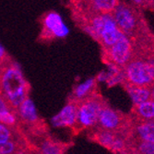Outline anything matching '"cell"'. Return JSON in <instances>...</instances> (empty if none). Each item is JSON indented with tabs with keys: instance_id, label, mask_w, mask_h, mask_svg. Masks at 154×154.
<instances>
[{
	"instance_id": "obj_1",
	"label": "cell",
	"mask_w": 154,
	"mask_h": 154,
	"mask_svg": "<svg viewBox=\"0 0 154 154\" xmlns=\"http://www.w3.org/2000/svg\"><path fill=\"white\" fill-rule=\"evenodd\" d=\"M30 83L24 76L20 65L8 59L0 66V93L15 109L29 96Z\"/></svg>"
},
{
	"instance_id": "obj_2",
	"label": "cell",
	"mask_w": 154,
	"mask_h": 154,
	"mask_svg": "<svg viewBox=\"0 0 154 154\" xmlns=\"http://www.w3.org/2000/svg\"><path fill=\"white\" fill-rule=\"evenodd\" d=\"M88 32L107 48L113 45L123 32L110 13H100V15L95 16L91 20Z\"/></svg>"
},
{
	"instance_id": "obj_3",
	"label": "cell",
	"mask_w": 154,
	"mask_h": 154,
	"mask_svg": "<svg viewBox=\"0 0 154 154\" xmlns=\"http://www.w3.org/2000/svg\"><path fill=\"white\" fill-rule=\"evenodd\" d=\"M103 103L100 98L89 96L78 103V120L77 127L80 128H92L98 122V116L103 107Z\"/></svg>"
},
{
	"instance_id": "obj_4",
	"label": "cell",
	"mask_w": 154,
	"mask_h": 154,
	"mask_svg": "<svg viewBox=\"0 0 154 154\" xmlns=\"http://www.w3.org/2000/svg\"><path fill=\"white\" fill-rule=\"evenodd\" d=\"M42 33L45 39L58 40L66 38L69 29L65 23L62 16L57 11L46 12L42 18Z\"/></svg>"
},
{
	"instance_id": "obj_5",
	"label": "cell",
	"mask_w": 154,
	"mask_h": 154,
	"mask_svg": "<svg viewBox=\"0 0 154 154\" xmlns=\"http://www.w3.org/2000/svg\"><path fill=\"white\" fill-rule=\"evenodd\" d=\"M125 77L133 85L149 87L154 82V75L149 62L134 61L125 68Z\"/></svg>"
},
{
	"instance_id": "obj_6",
	"label": "cell",
	"mask_w": 154,
	"mask_h": 154,
	"mask_svg": "<svg viewBox=\"0 0 154 154\" xmlns=\"http://www.w3.org/2000/svg\"><path fill=\"white\" fill-rule=\"evenodd\" d=\"M78 120V103L72 100L58 112L57 115L51 117L50 124L54 128H75Z\"/></svg>"
},
{
	"instance_id": "obj_7",
	"label": "cell",
	"mask_w": 154,
	"mask_h": 154,
	"mask_svg": "<svg viewBox=\"0 0 154 154\" xmlns=\"http://www.w3.org/2000/svg\"><path fill=\"white\" fill-rule=\"evenodd\" d=\"M113 12V18L119 29L124 33H131L137 27V18L133 10L128 6L116 5Z\"/></svg>"
},
{
	"instance_id": "obj_8",
	"label": "cell",
	"mask_w": 154,
	"mask_h": 154,
	"mask_svg": "<svg viewBox=\"0 0 154 154\" xmlns=\"http://www.w3.org/2000/svg\"><path fill=\"white\" fill-rule=\"evenodd\" d=\"M131 54V44L125 33L122 32L116 43L109 47V55L112 62L123 66L127 64Z\"/></svg>"
},
{
	"instance_id": "obj_9",
	"label": "cell",
	"mask_w": 154,
	"mask_h": 154,
	"mask_svg": "<svg viewBox=\"0 0 154 154\" xmlns=\"http://www.w3.org/2000/svg\"><path fill=\"white\" fill-rule=\"evenodd\" d=\"M19 123H22L27 127H36L41 123V117L34 102L28 96L16 108Z\"/></svg>"
},
{
	"instance_id": "obj_10",
	"label": "cell",
	"mask_w": 154,
	"mask_h": 154,
	"mask_svg": "<svg viewBox=\"0 0 154 154\" xmlns=\"http://www.w3.org/2000/svg\"><path fill=\"white\" fill-rule=\"evenodd\" d=\"M123 122V117L118 112L104 105L98 116L97 125H99L102 129L116 132L120 129Z\"/></svg>"
},
{
	"instance_id": "obj_11",
	"label": "cell",
	"mask_w": 154,
	"mask_h": 154,
	"mask_svg": "<svg viewBox=\"0 0 154 154\" xmlns=\"http://www.w3.org/2000/svg\"><path fill=\"white\" fill-rule=\"evenodd\" d=\"M0 122H2L11 128H15L19 124L16 110L13 109L8 101L0 93Z\"/></svg>"
},
{
	"instance_id": "obj_12",
	"label": "cell",
	"mask_w": 154,
	"mask_h": 154,
	"mask_svg": "<svg viewBox=\"0 0 154 154\" xmlns=\"http://www.w3.org/2000/svg\"><path fill=\"white\" fill-rule=\"evenodd\" d=\"M127 91L135 104H138L151 99L150 88L148 86H137L133 84L127 85Z\"/></svg>"
},
{
	"instance_id": "obj_13",
	"label": "cell",
	"mask_w": 154,
	"mask_h": 154,
	"mask_svg": "<svg viewBox=\"0 0 154 154\" xmlns=\"http://www.w3.org/2000/svg\"><path fill=\"white\" fill-rule=\"evenodd\" d=\"M95 84L96 80L94 79H89L82 83H79V85H77L74 88L70 100L79 103L84 99H86V98L91 95V92L95 87Z\"/></svg>"
},
{
	"instance_id": "obj_14",
	"label": "cell",
	"mask_w": 154,
	"mask_h": 154,
	"mask_svg": "<svg viewBox=\"0 0 154 154\" xmlns=\"http://www.w3.org/2000/svg\"><path fill=\"white\" fill-rule=\"evenodd\" d=\"M137 133L141 140L154 143V121L143 120L137 125Z\"/></svg>"
},
{
	"instance_id": "obj_15",
	"label": "cell",
	"mask_w": 154,
	"mask_h": 154,
	"mask_svg": "<svg viewBox=\"0 0 154 154\" xmlns=\"http://www.w3.org/2000/svg\"><path fill=\"white\" fill-rule=\"evenodd\" d=\"M134 113L143 120H154V100L150 99L144 103L135 104Z\"/></svg>"
},
{
	"instance_id": "obj_16",
	"label": "cell",
	"mask_w": 154,
	"mask_h": 154,
	"mask_svg": "<svg viewBox=\"0 0 154 154\" xmlns=\"http://www.w3.org/2000/svg\"><path fill=\"white\" fill-rule=\"evenodd\" d=\"M38 149L40 153L44 154H59L65 151L64 146L57 141L53 140V139H45V140H43L40 143Z\"/></svg>"
},
{
	"instance_id": "obj_17",
	"label": "cell",
	"mask_w": 154,
	"mask_h": 154,
	"mask_svg": "<svg viewBox=\"0 0 154 154\" xmlns=\"http://www.w3.org/2000/svg\"><path fill=\"white\" fill-rule=\"evenodd\" d=\"M95 139H96V141L98 143H100L102 146L112 149L116 139V137L114 135L113 131H109V130L101 128V130L95 133Z\"/></svg>"
},
{
	"instance_id": "obj_18",
	"label": "cell",
	"mask_w": 154,
	"mask_h": 154,
	"mask_svg": "<svg viewBox=\"0 0 154 154\" xmlns=\"http://www.w3.org/2000/svg\"><path fill=\"white\" fill-rule=\"evenodd\" d=\"M24 148L22 147L21 142L18 139L13 138L10 140L0 144V154H14V153H21L25 152Z\"/></svg>"
},
{
	"instance_id": "obj_19",
	"label": "cell",
	"mask_w": 154,
	"mask_h": 154,
	"mask_svg": "<svg viewBox=\"0 0 154 154\" xmlns=\"http://www.w3.org/2000/svg\"><path fill=\"white\" fill-rule=\"evenodd\" d=\"M117 0H91L92 7L99 13H111L115 9Z\"/></svg>"
},
{
	"instance_id": "obj_20",
	"label": "cell",
	"mask_w": 154,
	"mask_h": 154,
	"mask_svg": "<svg viewBox=\"0 0 154 154\" xmlns=\"http://www.w3.org/2000/svg\"><path fill=\"white\" fill-rule=\"evenodd\" d=\"M13 128H14L0 122V144L15 138V133H14Z\"/></svg>"
},
{
	"instance_id": "obj_21",
	"label": "cell",
	"mask_w": 154,
	"mask_h": 154,
	"mask_svg": "<svg viewBox=\"0 0 154 154\" xmlns=\"http://www.w3.org/2000/svg\"><path fill=\"white\" fill-rule=\"evenodd\" d=\"M137 151L140 153H154V143L149 141L141 140L140 144L137 147Z\"/></svg>"
},
{
	"instance_id": "obj_22",
	"label": "cell",
	"mask_w": 154,
	"mask_h": 154,
	"mask_svg": "<svg viewBox=\"0 0 154 154\" xmlns=\"http://www.w3.org/2000/svg\"><path fill=\"white\" fill-rule=\"evenodd\" d=\"M8 59H9L8 54L5 47L3 46V45L1 43H0V66H2Z\"/></svg>"
},
{
	"instance_id": "obj_23",
	"label": "cell",
	"mask_w": 154,
	"mask_h": 154,
	"mask_svg": "<svg viewBox=\"0 0 154 154\" xmlns=\"http://www.w3.org/2000/svg\"><path fill=\"white\" fill-rule=\"evenodd\" d=\"M149 88H150V91H151V99L154 100V82L149 86Z\"/></svg>"
}]
</instances>
